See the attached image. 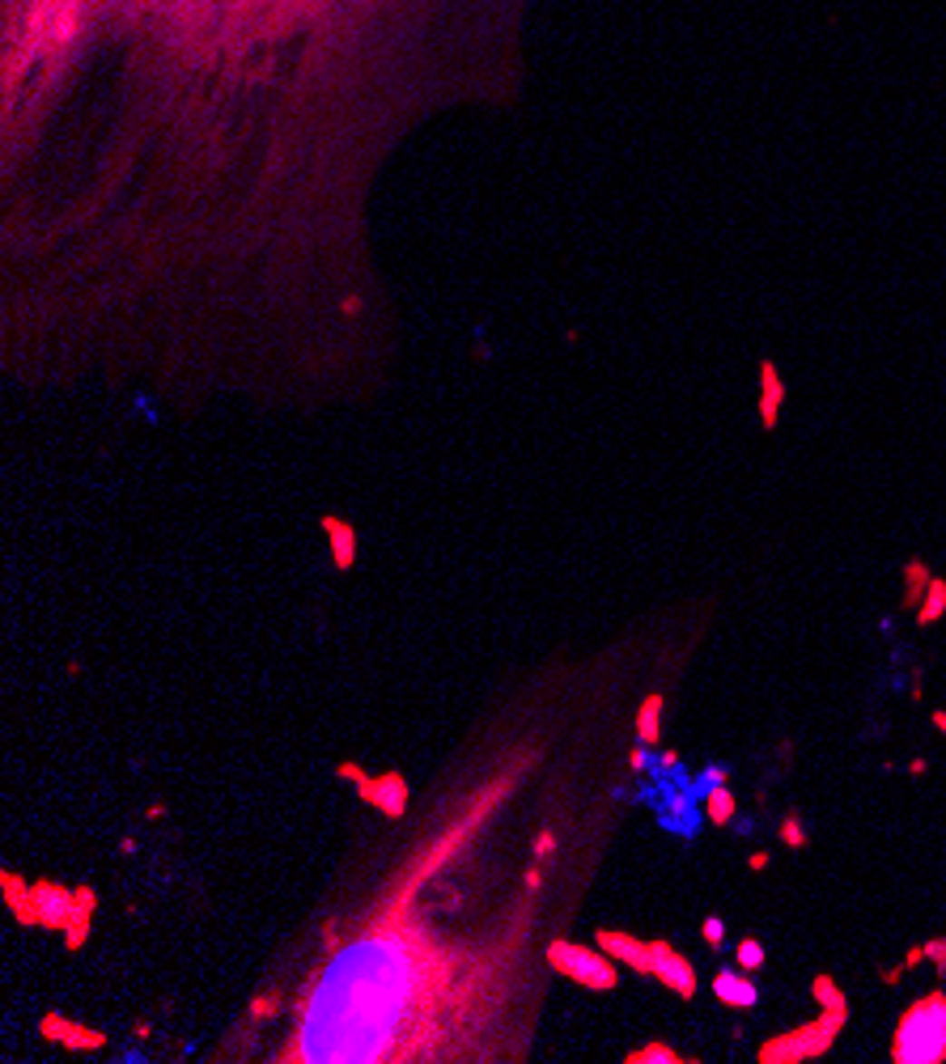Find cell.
<instances>
[{
  "label": "cell",
  "instance_id": "6da1fadb",
  "mask_svg": "<svg viewBox=\"0 0 946 1064\" xmlns=\"http://www.w3.org/2000/svg\"><path fill=\"white\" fill-rule=\"evenodd\" d=\"M446 975L408 933L378 929L353 942L315 984L293 1060H412L434 1043L416 1018L450 997Z\"/></svg>",
  "mask_w": 946,
  "mask_h": 1064
},
{
  "label": "cell",
  "instance_id": "7a4b0ae2",
  "mask_svg": "<svg viewBox=\"0 0 946 1064\" xmlns=\"http://www.w3.org/2000/svg\"><path fill=\"white\" fill-rule=\"evenodd\" d=\"M895 1064H942L946 1060V992L933 988L921 1001H912L892 1035Z\"/></svg>",
  "mask_w": 946,
  "mask_h": 1064
},
{
  "label": "cell",
  "instance_id": "3957f363",
  "mask_svg": "<svg viewBox=\"0 0 946 1064\" xmlns=\"http://www.w3.org/2000/svg\"><path fill=\"white\" fill-rule=\"evenodd\" d=\"M844 1018L849 1010H824L819 1022H806V1026H794L785 1035L768 1039L760 1048V1064H798V1060H815L824 1051L836 1043V1035L844 1030Z\"/></svg>",
  "mask_w": 946,
  "mask_h": 1064
},
{
  "label": "cell",
  "instance_id": "277c9868",
  "mask_svg": "<svg viewBox=\"0 0 946 1064\" xmlns=\"http://www.w3.org/2000/svg\"><path fill=\"white\" fill-rule=\"evenodd\" d=\"M552 967L556 971H565L569 980H578V984L594 988V992H607V988H616V962L603 954H594V950L586 946H565V942H552Z\"/></svg>",
  "mask_w": 946,
  "mask_h": 1064
},
{
  "label": "cell",
  "instance_id": "5b68a950",
  "mask_svg": "<svg viewBox=\"0 0 946 1064\" xmlns=\"http://www.w3.org/2000/svg\"><path fill=\"white\" fill-rule=\"evenodd\" d=\"M649 975H654L658 984H667L675 997H684V1001L697 997V971H692V962H688L675 946H667V942H654V967H649Z\"/></svg>",
  "mask_w": 946,
  "mask_h": 1064
},
{
  "label": "cell",
  "instance_id": "8992f818",
  "mask_svg": "<svg viewBox=\"0 0 946 1064\" xmlns=\"http://www.w3.org/2000/svg\"><path fill=\"white\" fill-rule=\"evenodd\" d=\"M599 950H607L611 959L629 962V967H637V971H645V975H649V967H654V942H637V937L616 933V929L599 933Z\"/></svg>",
  "mask_w": 946,
  "mask_h": 1064
},
{
  "label": "cell",
  "instance_id": "52a82bcc",
  "mask_svg": "<svg viewBox=\"0 0 946 1064\" xmlns=\"http://www.w3.org/2000/svg\"><path fill=\"white\" fill-rule=\"evenodd\" d=\"M713 997L730 1005V1010H751L760 1001V988L751 984L743 971H717L713 975Z\"/></svg>",
  "mask_w": 946,
  "mask_h": 1064
},
{
  "label": "cell",
  "instance_id": "ba28073f",
  "mask_svg": "<svg viewBox=\"0 0 946 1064\" xmlns=\"http://www.w3.org/2000/svg\"><path fill=\"white\" fill-rule=\"evenodd\" d=\"M735 815H738V797L726 789V785H713L709 797H705V818H709V823H717V827H726V823H730Z\"/></svg>",
  "mask_w": 946,
  "mask_h": 1064
},
{
  "label": "cell",
  "instance_id": "9c48e42d",
  "mask_svg": "<svg viewBox=\"0 0 946 1064\" xmlns=\"http://www.w3.org/2000/svg\"><path fill=\"white\" fill-rule=\"evenodd\" d=\"M942 615H946V581L942 577H930V590H925V598H921V607H917V623L930 628V623H938Z\"/></svg>",
  "mask_w": 946,
  "mask_h": 1064
},
{
  "label": "cell",
  "instance_id": "30bf717a",
  "mask_svg": "<svg viewBox=\"0 0 946 1064\" xmlns=\"http://www.w3.org/2000/svg\"><path fill=\"white\" fill-rule=\"evenodd\" d=\"M930 577L933 572L921 564V560H908L904 564V607H921V598L930 590Z\"/></svg>",
  "mask_w": 946,
  "mask_h": 1064
},
{
  "label": "cell",
  "instance_id": "8fae6325",
  "mask_svg": "<svg viewBox=\"0 0 946 1064\" xmlns=\"http://www.w3.org/2000/svg\"><path fill=\"white\" fill-rule=\"evenodd\" d=\"M658 717H662V696H645L641 713H637V734H641V742H658Z\"/></svg>",
  "mask_w": 946,
  "mask_h": 1064
},
{
  "label": "cell",
  "instance_id": "7c38bea8",
  "mask_svg": "<svg viewBox=\"0 0 946 1064\" xmlns=\"http://www.w3.org/2000/svg\"><path fill=\"white\" fill-rule=\"evenodd\" d=\"M629 1060H632V1064H679L684 1056H679L675 1048H667V1043H645V1048L632 1051Z\"/></svg>",
  "mask_w": 946,
  "mask_h": 1064
},
{
  "label": "cell",
  "instance_id": "4fadbf2b",
  "mask_svg": "<svg viewBox=\"0 0 946 1064\" xmlns=\"http://www.w3.org/2000/svg\"><path fill=\"white\" fill-rule=\"evenodd\" d=\"M815 1001L824 1005V1010H849V1001H844V992L836 984H832L828 975H815Z\"/></svg>",
  "mask_w": 946,
  "mask_h": 1064
},
{
  "label": "cell",
  "instance_id": "5bb4252c",
  "mask_svg": "<svg viewBox=\"0 0 946 1064\" xmlns=\"http://www.w3.org/2000/svg\"><path fill=\"white\" fill-rule=\"evenodd\" d=\"M738 967H743V971L764 967V946L756 942V937H743V942H738Z\"/></svg>",
  "mask_w": 946,
  "mask_h": 1064
},
{
  "label": "cell",
  "instance_id": "9a60e30c",
  "mask_svg": "<svg viewBox=\"0 0 946 1064\" xmlns=\"http://www.w3.org/2000/svg\"><path fill=\"white\" fill-rule=\"evenodd\" d=\"M781 840H785L789 848H806V827H802L798 815H785V818H781Z\"/></svg>",
  "mask_w": 946,
  "mask_h": 1064
},
{
  "label": "cell",
  "instance_id": "2e32d148",
  "mask_svg": "<svg viewBox=\"0 0 946 1064\" xmlns=\"http://www.w3.org/2000/svg\"><path fill=\"white\" fill-rule=\"evenodd\" d=\"M700 933H705V942H709V946H722V942H726V924L717 921V916H709V921H705V929H700Z\"/></svg>",
  "mask_w": 946,
  "mask_h": 1064
},
{
  "label": "cell",
  "instance_id": "e0dca14e",
  "mask_svg": "<svg viewBox=\"0 0 946 1064\" xmlns=\"http://www.w3.org/2000/svg\"><path fill=\"white\" fill-rule=\"evenodd\" d=\"M925 959H933V967H938V971H946V937H938V942H930V946H925Z\"/></svg>",
  "mask_w": 946,
  "mask_h": 1064
},
{
  "label": "cell",
  "instance_id": "ac0fdd59",
  "mask_svg": "<svg viewBox=\"0 0 946 1064\" xmlns=\"http://www.w3.org/2000/svg\"><path fill=\"white\" fill-rule=\"evenodd\" d=\"M768 865V853H751V870H764Z\"/></svg>",
  "mask_w": 946,
  "mask_h": 1064
},
{
  "label": "cell",
  "instance_id": "d6986e66",
  "mask_svg": "<svg viewBox=\"0 0 946 1064\" xmlns=\"http://www.w3.org/2000/svg\"><path fill=\"white\" fill-rule=\"evenodd\" d=\"M933 729H938V734H946V713H942V708L933 713Z\"/></svg>",
  "mask_w": 946,
  "mask_h": 1064
}]
</instances>
